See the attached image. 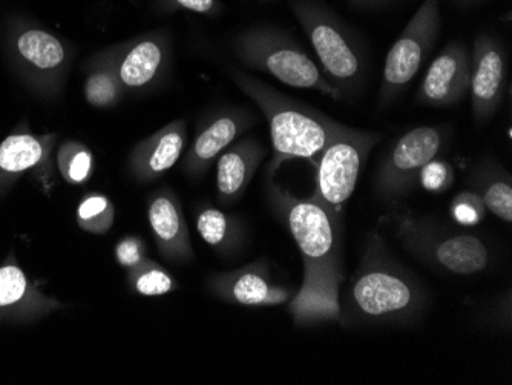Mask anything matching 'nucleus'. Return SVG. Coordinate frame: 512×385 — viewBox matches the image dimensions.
<instances>
[{"instance_id":"1","label":"nucleus","mask_w":512,"mask_h":385,"mask_svg":"<svg viewBox=\"0 0 512 385\" xmlns=\"http://www.w3.org/2000/svg\"><path fill=\"white\" fill-rule=\"evenodd\" d=\"M428 304L424 284L391 254L384 237L378 231L367 234L358 269L338 298L341 326H413Z\"/></svg>"},{"instance_id":"2","label":"nucleus","mask_w":512,"mask_h":385,"mask_svg":"<svg viewBox=\"0 0 512 385\" xmlns=\"http://www.w3.org/2000/svg\"><path fill=\"white\" fill-rule=\"evenodd\" d=\"M270 208L292 235L304 263V289L310 295H332L342 281L344 220L330 214L313 198H299L266 174Z\"/></svg>"},{"instance_id":"3","label":"nucleus","mask_w":512,"mask_h":385,"mask_svg":"<svg viewBox=\"0 0 512 385\" xmlns=\"http://www.w3.org/2000/svg\"><path fill=\"white\" fill-rule=\"evenodd\" d=\"M230 77L266 117L273 146L267 175H275L283 163L296 158L315 160L327 146L355 129L243 71H234Z\"/></svg>"},{"instance_id":"4","label":"nucleus","mask_w":512,"mask_h":385,"mask_svg":"<svg viewBox=\"0 0 512 385\" xmlns=\"http://www.w3.org/2000/svg\"><path fill=\"white\" fill-rule=\"evenodd\" d=\"M289 7L341 100L358 96L367 82L368 56L355 30L324 0H290Z\"/></svg>"},{"instance_id":"5","label":"nucleus","mask_w":512,"mask_h":385,"mask_svg":"<svg viewBox=\"0 0 512 385\" xmlns=\"http://www.w3.org/2000/svg\"><path fill=\"white\" fill-rule=\"evenodd\" d=\"M385 221L408 254L440 272L482 274L493 263V251L485 240L448 228L427 215L393 209Z\"/></svg>"},{"instance_id":"6","label":"nucleus","mask_w":512,"mask_h":385,"mask_svg":"<svg viewBox=\"0 0 512 385\" xmlns=\"http://www.w3.org/2000/svg\"><path fill=\"white\" fill-rule=\"evenodd\" d=\"M232 53L253 71L269 74L284 85L310 89L339 102L338 91L321 68L287 31L273 25H253L230 43Z\"/></svg>"},{"instance_id":"7","label":"nucleus","mask_w":512,"mask_h":385,"mask_svg":"<svg viewBox=\"0 0 512 385\" xmlns=\"http://www.w3.org/2000/svg\"><path fill=\"white\" fill-rule=\"evenodd\" d=\"M5 50L14 70L36 93L48 99L62 94L73 57L63 40L30 20L14 17L5 31Z\"/></svg>"},{"instance_id":"8","label":"nucleus","mask_w":512,"mask_h":385,"mask_svg":"<svg viewBox=\"0 0 512 385\" xmlns=\"http://www.w3.org/2000/svg\"><path fill=\"white\" fill-rule=\"evenodd\" d=\"M448 139L447 126L424 125L396 140L376 171L378 200L390 208L398 206L417 185L422 169L445 151Z\"/></svg>"},{"instance_id":"9","label":"nucleus","mask_w":512,"mask_h":385,"mask_svg":"<svg viewBox=\"0 0 512 385\" xmlns=\"http://www.w3.org/2000/svg\"><path fill=\"white\" fill-rule=\"evenodd\" d=\"M382 137V132L355 128L327 146L316 163V185L310 198L344 220L345 205L355 192L362 166Z\"/></svg>"},{"instance_id":"10","label":"nucleus","mask_w":512,"mask_h":385,"mask_svg":"<svg viewBox=\"0 0 512 385\" xmlns=\"http://www.w3.org/2000/svg\"><path fill=\"white\" fill-rule=\"evenodd\" d=\"M442 0H424L388 51L379 89V108L398 99L430 56L442 30Z\"/></svg>"},{"instance_id":"11","label":"nucleus","mask_w":512,"mask_h":385,"mask_svg":"<svg viewBox=\"0 0 512 385\" xmlns=\"http://www.w3.org/2000/svg\"><path fill=\"white\" fill-rule=\"evenodd\" d=\"M115 73L125 91H151L163 85L172 66V37L155 30L109 50Z\"/></svg>"},{"instance_id":"12","label":"nucleus","mask_w":512,"mask_h":385,"mask_svg":"<svg viewBox=\"0 0 512 385\" xmlns=\"http://www.w3.org/2000/svg\"><path fill=\"white\" fill-rule=\"evenodd\" d=\"M258 122L252 109L244 106H223L206 114L195 132L194 143L184 155L183 169L188 177L198 180L215 165L217 158L237 142Z\"/></svg>"},{"instance_id":"13","label":"nucleus","mask_w":512,"mask_h":385,"mask_svg":"<svg viewBox=\"0 0 512 385\" xmlns=\"http://www.w3.org/2000/svg\"><path fill=\"white\" fill-rule=\"evenodd\" d=\"M508 59L502 43L490 33L477 34L471 50V109L477 123L493 119L502 106Z\"/></svg>"},{"instance_id":"14","label":"nucleus","mask_w":512,"mask_h":385,"mask_svg":"<svg viewBox=\"0 0 512 385\" xmlns=\"http://www.w3.org/2000/svg\"><path fill=\"white\" fill-rule=\"evenodd\" d=\"M206 287L220 300L244 307L281 306L296 298L292 289L273 281L266 261L207 275Z\"/></svg>"},{"instance_id":"15","label":"nucleus","mask_w":512,"mask_h":385,"mask_svg":"<svg viewBox=\"0 0 512 385\" xmlns=\"http://www.w3.org/2000/svg\"><path fill=\"white\" fill-rule=\"evenodd\" d=\"M471 50L463 42L453 40L433 60L419 91L417 105L451 108L470 93Z\"/></svg>"},{"instance_id":"16","label":"nucleus","mask_w":512,"mask_h":385,"mask_svg":"<svg viewBox=\"0 0 512 385\" xmlns=\"http://www.w3.org/2000/svg\"><path fill=\"white\" fill-rule=\"evenodd\" d=\"M148 220L161 257L174 264H189L195 260L188 223L172 189L161 188L149 195Z\"/></svg>"},{"instance_id":"17","label":"nucleus","mask_w":512,"mask_h":385,"mask_svg":"<svg viewBox=\"0 0 512 385\" xmlns=\"http://www.w3.org/2000/svg\"><path fill=\"white\" fill-rule=\"evenodd\" d=\"M188 140V123L178 119L158 129L132 148L128 169L135 180L151 183L171 171L180 158Z\"/></svg>"},{"instance_id":"18","label":"nucleus","mask_w":512,"mask_h":385,"mask_svg":"<svg viewBox=\"0 0 512 385\" xmlns=\"http://www.w3.org/2000/svg\"><path fill=\"white\" fill-rule=\"evenodd\" d=\"M269 149L255 137H243L232 143L217 158V200L223 206H232L243 198Z\"/></svg>"},{"instance_id":"19","label":"nucleus","mask_w":512,"mask_h":385,"mask_svg":"<svg viewBox=\"0 0 512 385\" xmlns=\"http://www.w3.org/2000/svg\"><path fill=\"white\" fill-rule=\"evenodd\" d=\"M56 134L34 135L19 128L0 143V188L27 171L51 162Z\"/></svg>"},{"instance_id":"20","label":"nucleus","mask_w":512,"mask_h":385,"mask_svg":"<svg viewBox=\"0 0 512 385\" xmlns=\"http://www.w3.org/2000/svg\"><path fill=\"white\" fill-rule=\"evenodd\" d=\"M59 307L60 303L48 300L31 286L19 266L7 263L0 267V318H39Z\"/></svg>"},{"instance_id":"21","label":"nucleus","mask_w":512,"mask_h":385,"mask_svg":"<svg viewBox=\"0 0 512 385\" xmlns=\"http://www.w3.org/2000/svg\"><path fill=\"white\" fill-rule=\"evenodd\" d=\"M470 189L482 200L486 211L503 223L512 221L511 174L494 158H483L471 172Z\"/></svg>"},{"instance_id":"22","label":"nucleus","mask_w":512,"mask_h":385,"mask_svg":"<svg viewBox=\"0 0 512 385\" xmlns=\"http://www.w3.org/2000/svg\"><path fill=\"white\" fill-rule=\"evenodd\" d=\"M195 224L204 243L223 257H234L246 244V228L235 215L212 206H203L195 215Z\"/></svg>"},{"instance_id":"23","label":"nucleus","mask_w":512,"mask_h":385,"mask_svg":"<svg viewBox=\"0 0 512 385\" xmlns=\"http://www.w3.org/2000/svg\"><path fill=\"white\" fill-rule=\"evenodd\" d=\"M83 93L86 102L94 108H111L122 100L125 89L115 73L109 50L97 54L92 60Z\"/></svg>"},{"instance_id":"24","label":"nucleus","mask_w":512,"mask_h":385,"mask_svg":"<svg viewBox=\"0 0 512 385\" xmlns=\"http://www.w3.org/2000/svg\"><path fill=\"white\" fill-rule=\"evenodd\" d=\"M128 283L132 292L142 297H163L180 287L165 267L148 258L129 269Z\"/></svg>"},{"instance_id":"25","label":"nucleus","mask_w":512,"mask_h":385,"mask_svg":"<svg viewBox=\"0 0 512 385\" xmlns=\"http://www.w3.org/2000/svg\"><path fill=\"white\" fill-rule=\"evenodd\" d=\"M57 166L69 185H85L94 172V155L83 143L68 140L57 151Z\"/></svg>"},{"instance_id":"26","label":"nucleus","mask_w":512,"mask_h":385,"mask_svg":"<svg viewBox=\"0 0 512 385\" xmlns=\"http://www.w3.org/2000/svg\"><path fill=\"white\" fill-rule=\"evenodd\" d=\"M114 218V205L102 194L86 195L77 209V223L89 234H108L114 224Z\"/></svg>"},{"instance_id":"27","label":"nucleus","mask_w":512,"mask_h":385,"mask_svg":"<svg viewBox=\"0 0 512 385\" xmlns=\"http://www.w3.org/2000/svg\"><path fill=\"white\" fill-rule=\"evenodd\" d=\"M152 7L160 16H171L178 11H191L211 19H217L224 11L221 0H152Z\"/></svg>"},{"instance_id":"28","label":"nucleus","mask_w":512,"mask_h":385,"mask_svg":"<svg viewBox=\"0 0 512 385\" xmlns=\"http://www.w3.org/2000/svg\"><path fill=\"white\" fill-rule=\"evenodd\" d=\"M450 214L456 223L473 226L485 218L486 209L476 192L468 189L456 195L450 206Z\"/></svg>"},{"instance_id":"29","label":"nucleus","mask_w":512,"mask_h":385,"mask_svg":"<svg viewBox=\"0 0 512 385\" xmlns=\"http://www.w3.org/2000/svg\"><path fill=\"white\" fill-rule=\"evenodd\" d=\"M454 180L456 175H454L453 166L445 160L434 158L433 162L422 169L417 185H421L427 191L444 192L454 185Z\"/></svg>"},{"instance_id":"30","label":"nucleus","mask_w":512,"mask_h":385,"mask_svg":"<svg viewBox=\"0 0 512 385\" xmlns=\"http://www.w3.org/2000/svg\"><path fill=\"white\" fill-rule=\"evenodd\" d=\"M483 320L490 324L491 327L503 330V332H511V290H508L505 297L497 298L496 301L485 307L483 310Z\"/></svg>"},{"instance_id":"31","label":"nucleus","mask_w":512,"mask_h":385,"mask_svg":"<svg viewBox=\"0 0 512 385\" xmlns=\"http://www.w3.org/2000/svg\"><path fill=\"white\" fill-rule=\"evenodd\" d=\"M115 254H117V260L122 266L131 269V267L137 266L138 263L145 260L146 246L140 238L128 237L120 241Z\"/></svg>"},{"instance_id":"32","label":"nucleus","mask_w":512,"mask_h":385,"mask_svg":"<svg viewBox=\"0 0 512 385\" xmlns=\"http://www.w3.org/2000/svg\"><path fill=\"white\" fill-rule=\"evenodd\" d=\"M398 2L401 0H348V5L361 13H378L394 7Z\"/></svg>"},{"instance_id":"33","label":"nucleus","mask_w":512,"mask_h":385,"mask_svg":"<svg viewBox=\"0 0 512 385\" xmlns=\"http://www.w3.org/2000/svg\"><path fill=\"white\" fill-rule=\"evenodd\" d=\"M451 2L460 10H468V8L479 7V5L485 4L486 0H451Z\"/></svg>"},{"instance_id":"34","label":"nucleus","mask_w":512,"mask_h":385,"mask_svg":"<svg viewBox=\"0 0 512 385\" xmlns=\"http://www.w3.org/2000/svg\"><path fill=\"white\" fill-rule=\"evenodd\" d=\"M260 4H270V2H275V0H258Z\"/></svg>"}]
</instances>
